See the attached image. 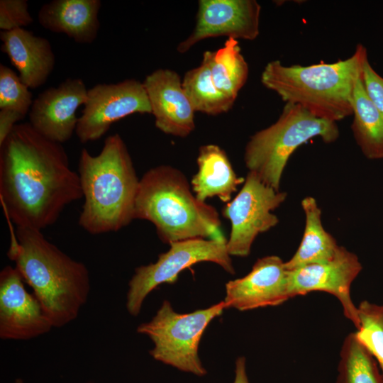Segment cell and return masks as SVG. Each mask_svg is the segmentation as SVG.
<instances>
[{
  "instance_id": "cell-1",
  "label": "cell",
  "mask_w": 383,
  "mask_h": 383,
  "mask_svg": "<svg viewBox=\"0 0 383 383\" xmlns=\"http://www.w3.org/2000/svg\"><path fill=\"white\" fill-rule=\"evenodd\" d=\"M83 198L79 174L70 167L62 144L16 124L0 145V201L16 227L42 231L67 206Z\"/></svg>"
},
{
  "instance_id": "cell-2",
  "label": "cell",
  "mask_w": 383,
  "mask_h": 383,
  "mask_svg": "<svg viewBox=\"0 0 383 383\" xmlns=\"http://www.w3.org/2000/svg\"><path fill=\"white\" fill-rule=\"evenodd\" d=\"M7 256L33 289L54 328L75 320L90 292L89 272L46 239L42 231L16 227L8 221Z\"/></svg>"
},
{
  "instance_id": "cell-3",
  "label": "cell",
  "mask_w": 383,
  "mask_h": 383,
  "mask_svg": "<svg viewBox=\"0 0 383 383\" xmlns=\"http://www.w3.org/2000/svg\"><path fill=\"white\" fill-rule=\"evenodd\" d=\"M78 174L84 198L79 226L92 235L116 232L134 220L138 179L118 133L109 135L101 152L82 148Z\"/></svg>"
},
{
  "instance_id": "cell-4",
  "label": "cell",
  "mask_w": 383,
  "mask_h": 383,
  "mask_svg": "<svg viewBox=\"0 0 383 383\" xmlns=\"http://www.w3.org/2000/svg\"><path fill=\"white\" fill-rule=\"evenodd\" d=\"M192 190L178 169L165 165L149 169L140 179L134 219L152 223L167 244L193 238L227 241L215 207Z\"/></svg>"
},
{
  "instance_id": "cell-5",
  "label": "cell",
  "mask_w": 383,
  "mask_h": 383,
  "mask_svg": "<svg viewBox=\"0 0 383 383\" xmlns=\"http://www.w3.org/2000/svg\"><path fill=\"white\" fill-rule=\"evenodd\" d=\"M367 58L366 48L359 44L352 56L333 63L286 66L275 60L265 65L260 79L286 103L337 122L353 114L355 87Z\"/></svg>"
},
{
  "instance_id": "cell-6",
  "label": "cell",
  "mask_w": 383,
  "mask_h": 383,
  "mask_svg": "<svg viewBox=\"0 0 383 383\" xmlns=\"http://www.w3.org/2000/svg\"><path fill=\"white\" fill-rule=\"evenodd\" d=\"M339 135L336 122L286 103L277 121L250 137L245 148V164L248 172L279 191L284 170L297 148L315 137L333 143Z\"/></svg>"
},
{
  "instance_id": "cell-7",
  "label": "cell",
  "mask_w": 383,
  "mask_h": 383,
  "mask_svg": "<svg viewBox=\"0 0 383 383\" xmlns=\"http://www.w3.org/2000/svg\"><path fill=\"white\" fill-rule=\"evenodd\" d=\"M225 309L222 301L207 309L179 313L165 300L153 318L139 325L137 331L152 341L150 354L155 360L202 377L207 371L199 357V342L210 322Z\"/></svg>"
},
{
  "instance_id": "cell-8",
  "label": "cell",
  "mask_w": 383,
  "mask_h": 383,
  "mask_svg": "<svg viewBox=\"0 0 383 383\" xmlns=\"http://www.w3.org/2000/svg\"><path fill=\"white\" fill-rule=\"evenodd\" d=\"M170 249L161 253L154 263L137 267L128 282L126 309L137 316L148 295L163 283H174L178 274L201 262H211L226 272L234 274L227 241L193 238L171 243Z\"/></svg>"
},
{
  "instance_id": "cell-9",
  "label": "cell",
  "mask_w": 383,
  "mask_h": 383,
  "mask_svg": "<svg viewBox=\"0 0 383 383\" xmlns=\"http://www.w3.org/2000/svg\"><path fill=\"white\" fill-rule=\"evenodd\" d=\"M287 193L265 184L248 172L238 194L222 210L231 223L227 249L231 256L250 255L256 237L277 226L278 217L272 211L286 199Z\"/></svg>"
},
{
  "instance_id": "cell-10",
  "label": "cell",
  "mask_w": 383,
  "mask_h": 383,
  "mask_svg": "<svg viewBox=\"0 0 383 383\" xmlns=\"http://www.w3.org/2000/svg\"><path fill=\"white\" fill-rule=\"evenodd\" d=\"M134 113H151L143 82L127 79L117 83L97 84L88 89L75 134L82 143L96 140L113 123Z\"/></svg>"
},
{
  "instance_id": "cell-11",
  "label": "cell",
  "mask_w": 383,
  "mask_h": 383,
  "mask_svg": "<svg viewBox=\"0 0 383 383\" xmlns=\"http://www.w3.org/2000/svg\"><path fill=\"white\" fill-rule=\"evenodd\" d=\"M362 269L357 256L340 246L335 255L329 261L287 270L290 299L312 292L331 294L340 303L344 316L359 329L357 306L352 300L350 287Z\"/></svg>"
},
{
  "instance_id": "cell-12",
  "label": "cell",
  "mask_w": 383,
  "mask_h": 383,
  "mask_svg": "<svg viewBox=\"0 0 383 383\" xmlns=\"http://www.w3.org/2000/svg\"><path fill=\"white\" fill-rule=\"evenodd\" d=\"M260 12L255 0H200L194 28L177 50L184 53L201 40L221 36L253 40L260 33Z\"/></svg>"
},
{
  "instance_id": "cell-13",
  "label": "cell",
  "mask_w": 383,
  "mask_h": 383,
  "mask_svg": "<svg viewBox=\"0 0 383 383\" xmlns=\"http://www.w3.org/2000/svg\"><path fill=\"white\" fill-rule=\"evenodd\" d=\"M54 328L41 303L25 287L15 267L6 265L0 272V338L28 340Z\"/></svg>"
},
{
  "instance_id": "cell-14",
  "label": "cell",
  "mask_w": 383,
  "mask_h": 383,
  "mask_svg": "<svg viewBox=\"0 0 383 383\" xmlns=\"http://www.w3.org/2000/svg\"><path fill=\"white\" fill-rule=\"evenodd\" d=\"M87 91L79 78H67L58 86L46 89L33 100L28 123L53 142L62 144L69 140L75 133L78 121L76 112L85 104Z\"/></svg>"
},
{
  "instance_id": "cell-15",
  "label": "cell",
  "mask_w": 383,
  "mask_h": 383,
  "mask_svg": "<svg viewBox=\"0 0 383 383\" xmlns=\"http://www.w3.org/2000/svg\"><path fill=\"white\" fill-rule=\"evenodd\" d=\"M290 299L288 271L277 255L258 259L245 276L226 284V309L239 311L279 306Z\"/></svg>"
},
{
  "instance_id": "cell-16",
  "label": "cell",
  "mask_w": 383,
  "mask_h": 383,
  "mask_svg": "<svg viewBox=\"0 0 383 383\" xmlns=\"http://www.w3.org/2000/svg\"><path fill=\"white\" fill-rule=\"evenodd\" d=\"M155 125L165 134L185 138L195 128V111L182 79L174 70L157 69L143 82Z\"/></svg>"
},
{
  "instance_id": "cell-17",
  "label": "cell",
  "mask_w": 383,
  "mask_h": 383,
  "mask_svg": "<svg viewBox=\"0 0 383 383\" xmlns=\"http://www.w3.org/2000/svg\"><path fill=\"white\" fill-rule=\"evenodd\" d=\"M1 50L18 72L29 89L44 84L55 67V56L50 41L25 28L1 31Z\"/></svg>"
},
{
  "instance_id": "cell-18",
  "label": "cell",
  "mask_w": 383,
  "mask_h": 383,
  "mask_svg": "<svg viewBox=\"0 0 383 383\" xmlns=\"http://www.w3.org/2000/svg\"><path fill=\"white\" fill-rule=\"evenodd\" d=\"M100 0H53L38 13L39 23L51 32L65 34L74 42L93 43L100 28Z\"/></svg>"
},
{
  "instance_id": "cell-19",
  "label": "cell",
  "mask_w": 383,
  "mask_h": 383,
  "mask_svg": "<svg viewBox=\"0 0 383 383\" xmlns=\"http://www.w3.org/2000/svg\"><path fill=\"white\" fill-rule=\"evenodd\" d=\"M198 170L191 181L195 196L200 201L217 196L228 203L245 179L235 174L226 152L218 145H201L197 157Z\"/></svg>"
},
{
  "instance_id": "cell-20",
  "label": "cell",
  "mask_w": 383,
  "mask_h": 383,
  "mask_svg": "<svg viewBox=\"0 0 383 383\" xmlns=\"http://www.w3.org/2000/svg\"><path fill=\"white\" fill-rule=\"evenodd\" d=\"M301 206L305 213L304 235L294 255L284 262V267L288 271L329 261L340 248L335 238L324 229L321 223V211L316 199L306 196L301 201Z\"/></svg>"
},
{
  "instance_id": "cell-21",
  "label": "cell",
  "mask_w": 383,
  "mask_h": 383,
  "mask_svg": "<svg viewBox=\"0 0 383 383\" xmlns=\"http://www.w3.org/2000/svg\"><path fill=\"white\" fill-rule=\"evenodd\" d=\"M352 115V131L362 152L370 160L383 159V115L368 96L362 74L353 92Z\"/></svg>"
},
{
  "instance_id": "cell-22",
  "label": "cell",
  "mask_w": 383,
  "mask_h": 383,
  "mask_svg": "<svg viewBox=\"0 0 383 383\" xmlns=\"http://www.w3.org/2000/svg\"><path fill=\"white\" fill-rule=\"evenodd\" d=\"M212 78L216 87L233 101L246 83L249 67L237 40L227 38L216 51H205Z\"/></svg>"
},
{
  "instance_id": "cell-23",
  "label": "cell",
  "mask_w": 383,
  "mask_h": 383,
  "mask_svg": "<svg viewBox=\"0 0 383 383\" xmlns=\"http://www.w3.org/2000/svg\"><path fill=\"white\" fill-rule=\"evenodd\" d=\"M182 86L195 112L215 116L228 111L234 104L235 101L215 85L209 62L204 55L198 67L185 73Z\"/></svg>"
},
{
  "instance_id": "cell-24",
  "label": "cell",
  "mask_w": 383,
  "mask_h": 383,
  "mask_svg": "<svg viewBox=\"0 0 383 383\" xmlns=\"http://www.w3.org/2000/svg\"><path fill=\"white\" fill-rule=\"evenodd\" d=\"M336 383H383L377 361L355 332L343 340Z\"/></svg>"
},
{
  "instance_id": "cell-25",
  "label": "cell",
  "mask_w": 383,
  "mask_h": 383,
  "mask_svg": "<svg viewBox=\"0 0 383 383\" xmlns=\"http://www.w3.org/2000/svg\"><path fill=\"white\" fill-rule=\"evenodd\" d=\"M357 311L360 326L355 333L377 361L383 380V305L364 300Z\"/></svg>"
},
{
  "instance_id": "cell-26",
  "label": "cell",
  "mask_w": 383,
  "mask_h": 383,
  "mask_svg": "<svg viewBox=\"0 0 383 383\" xmlns=\"http://www.w3.org/2000/svg\"><path fill=\"white\" fill-rule=\"evenodd\" d=\"M33 95L15 71L0 65V109L16 111L23 116L29 113Z\"/></svg>"
},
{
  "instance_id": "cell-27",
  "label": "cell",
  "mask_w": 383,
  "mask_h": 383,
  "mask_svg": "<svg viewBox=\"0 0 383 383\" xmlns=\"http://www.w3.org/2000/svg\"><path fill=\"white\" fill-rule=\"evenodd\" d=\"M33 22L27 0L0 1V29L9 31L23 28Z\"/></svg>"
},
{
  "instance_id": "cell-28",
  "label": "cell",
  "mask_w": 383,
  "mask_h": 383,
  "mask_svg": "<svg viewBox=\"0 0 383 383\" xmlns=\"http://www.w3.org/2000/svg\"><path fill=\"white\" fill-rule=\"evenodd\" d=\"M362 79L368 96L383 115V77L371 66L368 58L363 65Z\"/></svg>"
},
{
  "instance_id": "cell-29",
  "label": "cell",
  "mask_w": 383,
  "mask_h": 383,
  "mask_svg": "<svg viewBox=\"0 0 383 383\" xmlns=\"http://www.w3.org/2000/svg\"><path fill=\"white\" fill-rule=\"evenodd\" d=\"M24 118V116L16 111L0 109V145L10 134L14 126L18 124L17 122Z\"/></svg>"
},
{
  "instance_id": "cell-30",
  "label": "cell",
  "mask_w": 383,
  "mask_h": 383,
  "mask_svg": "<svg viewBox=\"0 0 383 383\" xmlns=\"http://www.w3.org/2000/svg\"><path fill=\"white\" fill-rule=\"evenodd\" d=\"M233 383H250L246 372L245 357H239L235 361Z\"/></svg>"
},
{
  "instance_id": "cell-31",
  "label": "cell",
  "mask_w": 383,
  "mask_h": 383,
  "mask_svg": "<svg viewBox=\"0 0 383 383\" xmlns=\"http://www.w3.org/2000/svg\"><path fill=\"white\" fill-rule=\"evenodd\" d=\"M14 383H25L24 381L23 380V379L21 378H16L15 380H14Z\"/></svg>"
}]
</instances>
